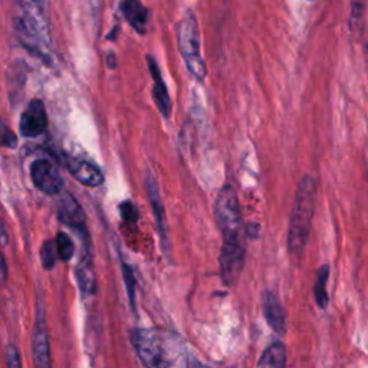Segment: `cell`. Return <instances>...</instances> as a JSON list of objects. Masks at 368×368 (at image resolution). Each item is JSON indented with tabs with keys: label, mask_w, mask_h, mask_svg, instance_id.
<instances>
[{
	"label": "cell",
	"mask_w": 368,
	"mask_h": 368,
	"mask_svg": "<svg viewBox=\"0 0 368 368\" xmlns=\"http://www.w3.org/2000/svg\"><path fill=\"white\" fill-rule=\"evenodd\" d=\"M131 342L144 368H188L190 358L179 337L151 328H135Z\"/></svg>",
	"instance_id": "6da1fadb"
},
{
	"label": "cell",
	"mask_w": 368,
	"mask_h": 368,
	"mask_svg": "<svg viewBox=\"0 0 368 368\" xmlns=\"http://www.w3.org/2000/svg\"><path fill=\"white\" fill-rule=\"evenodd\" d=\"M317 203V182L309 174L296 187L292 216L288 232V248L293 258H301L311 233V226Z\"/></svg>",
	"instance_id": "7a4b0ae2"
},
{
	"label": "cell",
	"mask_w": 368,
	"mask_h": 368,
	"mask_svg": "<svg viewBox=\"0 0 368 368\" xmlns=\"http://www.w3.org/2000/svg\"><path fill=\"white\" fill-rule=\"evenodd\" d=\"M177 43L190 74L203 82L207 68L200 50V29L193 10H186L177 23Z\"/></svg>",
	"instance_id": "3957f363"
},
{
	"label": "cell",
	"mask_w": 368,
	"mask_h": 368,
	"mask_svg": "<svg viewBox=\"0 0 368 368\" xmlns=\"http://www.w3.org/2000/svg\"><path fill=\"white\" fill-rule=\"evenodd\" d=\"M215 219L223 240L244 239L238 195L231 184H224L215 200Z\"/></svg>",
	"instance_id": "277c9868"
},
{
	"label": "cell",
	"mask_w": 368,
	"mask_h": 368,
	"mask_svg": "<svg viewBox=\"0 0 368 368\" xmlns=\"http://www.w3.org/2000/svg\"><path fill=\"white\" fill-rule=\"evenodd\" d=\"M21 16L17 19L19 33L23 35L25 41L35 43L38 54L45 57V49L50 46L48 16L42 3L25 2L21 3Z\"/></svg>",
	"instance_id": "5b68a950"
},
{
	"label": "cell",
	"mask_w": 368,
	"mask_h": 368,
	"mask_svg": "<svg viewBox=\"0 0 368 368\" xmlns=\"http://www.w3.org/2000/svg\"><path fill=\"white\" fill-rule=\"evenodd\" d=\"M244 259H246V243H244V239L223 240L219 256L223 284L233 287L238 282L239 275L244 267Z\"/></svg>",
	"instance_id": "8992f818"
},
{
	"label": "cell",
	"mask_w": 368,
	"mask_h": 368,
	"mask_svg": "<svg viewBox=\"0 0 368 368\" xmlns=\"http://www.w3.org/2000/svg\"><path fill=\"white\" fill-rule=\"evenodd\" d=\"M32 354L35 368H50V347L46 327V317L39 301L37 309V318H35L33 334H32Z\"/></svg>",
	"instance_id": "52a82bcc"
},
{
	"label": "cell",
	"mask_w": 368,
	"mask_h": 368,
	"mask_svg": "<svg viewBox=\"0 0 368 368\" xmlns=\"http://www.w3.org/2000/svg\"><path fill=\"white\" fill-rule=\"evenodd\" d=\"M33 184L46 195H58L64 187V180L58 167L49 160H37L30 166Z\"/></svg>",
	"instance_id": "ba28073f"
},
{
	"label": "cell",
	"mask_w": 368,
	"mask_h": 368,
	"mask_svg": "<svg viewBox=\"0 0 368 368\" xmlns=\"http://www.w3.org/2000/svg\"><path fill=\"white\" fill-rule=\"evenodd\" d=\"M21 134L26 138H35L48 128V115L41 99H32L21 117Z\"/></svg>",
	"instance_id": "9c48e42d"
},
{
	"label": "cell",
	"mask_w": 368,
	"mask_h": 368,
	"mask_svg": "<svg viewBox=\"0 0 368 368\" xmlns=\"http://www.w3.org/2000/svg\"><path fill=\"white\" fill-rule=\"evenodd\" d=\"M262 308L268 325L278 336H285L287 332V312L279 296L273 291H265L262 295Z\"/></svg>",
	"instance_id": "30bf717a"
},
{
	"label": "cell",
	"mask_w": 368,
	"mask_h": 368,
	"mask_svg": "<svg viewBox=\"0 0 368 368\" xmlns=\"http://www.w3.org/2000/svg\"><path fill=\"white\" fill-rule=\"evenodd\" d=\"M147 62H148V68H150V74H151L153 81H154V88H153L154 102L157 105V108H159L160 114L164 118H168L171 114V99H170V95L167 91L166 82L162 77L159 64H157V61L151 55L147 57Z\"/></svg>",
	"instance_id": "8fae6325"
},
{
	"label": "cell",
	"mask_w": 368,
	"mask_h": 368,
	"mask_svg": "<svg viewBox=\"0 0 368 368\" xmlns=\"http://www.w3.org/2000/svg\"><path fill=\"white\" fill-rule=\"evenodd\" d=\"M68 170L72 174L74 179L85 186L98 187L104 182V174L101 168L93 162L71 157V159H68Z\"/></svg>",
	"instance_id": "7c38bea8"
},
{
	"label": "cell",
	"mask_w": 368,
	"mask_h": 368,
	"mask_svg": "<svg viewBox=\"0 0 368 368\" xmlns=\"http://www.w3.org/2000/svg\"><path fill=\"white\" fill-rule=\"evenodd\" d=\"M146 191L148 196V202L151 204L153 213L155 216L157 226H159V233L162 236L163 243H166L167 235H166V224H164V207H163V200L160 196V190L159 186H157V182L151 173H147L146 176Z\"/></svg>",
	"instance_id": "4fadbf2b"
},
{
	"label": "cell",
	"mask_w": 368,
	"mask_h": 368,
	"mask_svg": "<svg viewBox=\"0 0 368 368\" xmlns=\"http://www.w3.org/2000/svg\"><path fill=\"white\" fill-rule=\"evenodd\" d=\"M58 217L62 223L74 227V229H84L85 216L78 202L71 196L66 195L58 203Z\"/></svg>",
	"instance_id": "5bb4252c"
},
{
	"label": "cell",
	"mask_w": 368,
	"mask_h": 368,
	"mask_svg": "<svg viewBox=\"0 0 368 368\" xmlns=\"http://www.w3.org/2000/svg\"><path fill=\"white\" fill-rule=\"evenodd\" d=\"M121 10L126 19L128 21V23L138 33H146L148 22V10L143 3L137 2V0H127V2L121 3Z\"/></svg>",
	"instance_id": "9a60e30c"
},
{
	"label": "cell",
	"mask_w": 368,
	"mask_h": 368,
	"mask_svg": "<svg viewBox=\"0 0 368 368\" xmlns=\"http://www.w3.org/2000/svg\"><path fill=\"white\" fill-rule=\"evenodd\" d=\"M287 365V347L280 341L272 342L260 358L258 360L256 368H285Z\"/></svg>",
	"instance_id": "2e32d148"
},
{
	"label": "cell",
	"mask_w": 368,
	"mask_h": 368,
	"mask_svg": "<svg viewBox=\"0 0 368 368\" xmlns=\"http://www.w3.org/2000/svg\"><path fill=\"white\" fill-rule=\"evenodd\" d=\"M328 278H329V267L328 265L320 267L317 271V279H315V285H313V298H315V302H317V305L321 309H327L329 304V298L327 292Z\"/></svg>",
	"instance_id": "e0dca14e"
},
{
	"label": "cell",
	"mask_w": 368,
	"mask_h": 368,
	"mask_svg": "<svg viewBox=\"0 0 368 368\" xmlns=\"http://www.w3.org/2000/svg\"><path fill=\"white\" fill-rule=\"evenodd\" d=\"M77 275V280H78V285L79 289L85 293V295H93L95 292V275L94 271L91 268V265H86V264H81L75 271Z\"/></svg>",
	"instance_id": "ac0fdd59"
},
{
	"label": "cell",
	"mask_w": 368,
	"mask_h": 368,
	"mask_svg": "<svg viewBox=\"0 0 368 368\" xmlns=\"http://www.w3.org/2000/svg\"><path fill=\"white\" fill-rule=\"evenodd\" d=\"M55 246H57L58 258L61 260H69V259L72 258V255L75 252V244H74L72 239L69 238L66 233H64V232H59L57 235Z\"/></svg>",
	"instance_id": "d6986e66"
},
{
	"label": "cell",
	"mask_w": 368,
	"mask_h": 368,
	"mask_svg": "<svg viewBox=\"0 0 368 368\" xmlns=\"http://www.w3.org/2000/svg\"><path fill=\"white\" fill-rule=\"evenodd\" d=\"M57 259H58V252H57L55 242L45 240L41 249V260H42L43 268L45 269L54 268L57 264Z\"/></svg>",
	"instance_id": "ffe728a7"
},
{
	"label": "cell",
	"mask_w": 368,
	"mask_h": 368,
	"mask_svg": "<svg viewBox=\"0 0 368 368\" xmlns=\"http://www.w3.org/2000/svg\"><path fill=\"white\" fill-rule=\"evenodd\" d=\"M122 273H124L126 287L130 298V304L133 308H135V278L131 271V268L127 264H122Z\"/></svg>",
	"instance_id": "44dd1931"
},
{
	"label": "cell",
	"mask_w": 368,
	"mask_h": 368,
	"mask_svg": "<svg viewBox=\"0 0 368 368\" xmlns=\"http://www.w3.org/2000/svg\"><path fill=\"white\" fill-rule=\"evenodd\" d=\"M17 146V138L14 133L5 124L3 121H0V147L14 148Z\"/></svg>",
	"instance_id": "7402d4cb"
},
{
	"label": "cell",
	"mask_w": 368,
	"mask_h": 368,
	"mask_svg": "<svg viewBox=\"0 0 368 368\" xmlns=\"http://www.w3.org/2000/svg\"><path fill=\"white\" fill-rule=\"evenodd\" d=\"M119 212L122 219L128 223H134L138 219V210L131 202H124L119 206Z\"/></svg>",
	"instance_id": "603a6c76"
},
{
	"label": "cell",
	"mask_w": 368,
	"mask_h": 368,
	"mask_svg": "<svg viewBox=\"0 0 368 368\" xmlns=\"http://www.w3.org/2000/svg\"><path fill=\"white\" fill-rule=\"evenodd\" d=\"M6 362L8 368H22L19 351H17V348L14 345H9L6 349Z\"/></svg>",
	"instance_id": "cb8c5ba5"
},
{
	"label": "cell",
	"mask_w": 368,
	"mask_h": 368,
	"mask_svg": "<svg viewBox=\"0 0 368 368\" xmlns=\"http://www.w3.org/2000/svg\"><path fill=\"white\" fill-rule=\"evenodd\" d=\"M8 276V267H6V260L3 255L0 253V280H5Z\"/></svg>",
	"instance_id": "d4e9b609"
},
{
	"label": "cell",
	"mask_w": 368,
	"mask_h": 368,
	"mask_svg": "<svg viewBox=\"0 0 368 368\" xmlns=\"http://www.w3.org/2000/svg\"><path fill=\"white\" fill-rule=\"evenodd\" d=\"M188 368H215V367L206 365V364H203V362H199V361H193V362H190Z\"/></svg>",
	"instance_id": "484cf974"
},
{
	"label": "cell",
	"mask_w": 368,
	"mask_h": 368,
	"mask_svg": "<svg viewBox=\"0 0 368 368\" xmlns=\"http://www.w3.org/2000/svg\"><path fill=\"white\" fill-rule=\"evenodd\" d=\"M6 240H8V236H6V232H5V227H3L2 222H0V242H2L3 244H6Z\"/></svg>",
	"instance_id": "4316f807"
}]
</instances>
